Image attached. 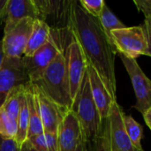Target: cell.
<instances>
[{"mask_svg":"<svg viewBox=\"0 0 151 151\" xmlns=\"http://www.w3.org/2000/svg\"><path fill=\"white\" fill-rule=\"evenodd\" d=\"M142 26V27L144 29V32H145L147 40H148V44H149V54H148V57H150L151 58V15L150 17H148V18H145L144 23Z\"/></svg>","mask_w":151,"mask_h":151,"instance_id":"cell-28","label":"cell"},{"mask_svg":"<svg viewBox=\"0 0 151 151\" xmlns=\"http://www.w3.org/2000/svg\"><path fill=\"white\" fill-rule=\"evenodd\" d=\"M28 82L22 58H5L0 68V108L15 88Z\"/></svg>","mask_w":151,"mask_h":151,"instance_id":"cell-7","label":"cell"},{"mask_svg":"<svg viewBox=\"0 0 151 151\" xmlns=\"http://www.w3.org/2000/svg\"><path fill=\"white\" fill-rule=\"evenodd\" d=\"M51 33L50 27L41 19H35L33 23L32 32L23 57L32 56L37 50L46 43Z\"/></svg>","mask_w":151,"mask_h":151,"instance_id":"cell-17","label":"cell"},{"mask_svg":"<svg viewBox=\"0 0 151 151\" xmlns=\"http://www.w3.org/2000/svg\"><path fill=\"white\" fill-rule=\"evenodd\" d=\"M131 79L136 97L134 108L142 115L151 108V80L143 73L136 59L118 54Z\"/></svg>","mask_w":151,"mask_h":151,"instance_id":"cell-6","label":"cell"},{"mask_svg":"<svg viewBox=\"0 0 151 151\" xmlns=\"http://www.w3.org/2000/svg\"><path fill=\"white\" fill-rule=\"evenodd\" d=\"M59 151H74L86 142L83 130L76 114L69 110L63 118L58 131Z\"/></svg>","mask_w":151,"mask_h":151,"instance_id":"cell-11","label":"cell"},{"mask_svg":"<svg viewBox=\"0 0 151 151\" xmlns=\"http://www.w3.org/2000/svg\"><path fill=\"white\" fill-rule=\"evenodd\" d=\"M4 58H5V56H4V53L3 42H2V40H0V68L3 65V63L4 61Z\"/></svg>","mask_w":151,"mask_h":151,"instance_id":"cell-32","label":"cell"},{"mask_svg":"<svg viewBox=\"0 0 151 151\" xmlns=\"http://www.w3.org/2000/svg\"><path fill=\"white\" fill-rule=\"evenodd\" d=\"M27 141L36 151H59L58 134L43 133Z\"/></svg>","mask_w":151,"mask_h":151,"instance_id":"cell-20","label":"cell"},{"mask_svg":"<svg viewBox=\"0 0 151 151\" xmlns=\"http://www.w3.org/2000/svg\"><path fill=\"white\" fill-rule=\"evenodd\" d=\"M68 28L80 44L87 65L99 74L108 91L117 100V81L115 75L116 49L104 32L98 19L89 15L79 1H72Z\"/></svg>","mask_w":151,"mask_h":151,"instance_id":"cell-1","label":"cell"},{"mask_svg":"<svg viewBox=\"0 0 151 151\" xmlns=\"http://www.w3.org/2000/svg\"><path fill=\"white\" fill-rule=\"evenodd\" d=\"M139 151H144V150H139Z\"/></svg>","mask_w":151,"mask_h":151,"instance_id":"cell-34","label":"cell"},{"mask_svg":"<svg viewBox=\"0 0 151 151\" xmlns=\"http://www.w3.org/2000/svg\"><path fill=\"white\" fill-rule=\"evenodd\" d=\"M87 73L89 79L90 89L93 99L98 109L102 120L104 121L109 117L112 104L114 100L105 87L104 83L101 80L97 72L91 66L87 65Z\"/></svg>","mask_w":151,"mask_h":151,"instance_id":"cell-14","label":"cell"},{"mask_svg":"<svg viewBox=\"0 0 151 151\" xmlns=\"http://www.w3.org/2000/svg\"><path fill=\"white\" fill-rule=\"evenodd\" d=\"M34 88L37 97L38 107L44 133L58 134L59 125L69 110L57 104L55 102L50 100L43 93H42L35 85Z\"/></svg>","mask_w":151,"mask_h":151,"instance_id":"cell-12","label":"cell"},{"mask_svg":"<svg viewBox=\"0 0 151 151\" xmlns=\"http://www.w3.org/2000/svg\"><path fill=\"white\" fill-rule=\"evenodd\" d=\"M34 20L31 18L23 19L11 29L4 32L2 42L5 58H23Z\"/></svg>","mask_w":151,"mask_h":151,"instance_id":"cell-8","label":"cell"},{"mask_svg":"<svg viewBox=\"0 0 151 151\" xmlns=\"http://www.w3.org/2000/svg\"><path fill=\"white\" fill-rule=\"evenodd\" d=\"M31 83L57 104L71 110L73 100L67 77L65 50L58 54L38 81Z\"/></svg>","mask_w":151,"mask_h":151,"instance_id":"cell-3","label":"cell"},{"mask_svg":"<svg viewBox=\"0 0 151 151\" xmlns=\"http://www.w3.org/2000/svg\"><path fill=\"white\" fill-rule=\"evenodd\" d=\"M26 18L38 19V13L33 0H9L7 6V19L4 32L8 31L18 22Z\"/></svg>","mask_w":151,"mask_h":151,"instance_id":"cell-15","label":"cell"},{"mask_svg":"<svg viewBox=\"0 0 151 151\" xmlns=\"http://www.w3.org/2000/svg\"><path fill=\"white\" fill-rule=\"evenodd\" d=\"M74 151H87V142H83Z\"/></svg>","mask_w":151,"mask_h":151,"instance_id":"cell-33","label":"cell"},{"mask_svg":"<svg viewBox=\"0 0 151 151\" xmlns=\"http://www.w3.org/2000/svg\"><path fill=\"white\" fill-rule=\"evenodd\" d=\"M28 127H29V111H28L27 98L25 96L24 102L21 105L19 117L17 119L18 131H17V136H16L15 141L19 146H21L25 142L27 141Z\"/></svg>","mask_w":151,"mask_h":151,"instance_id":"cell-22","label":"cell"},{"mask_svg":"<svg viewBox=\"0 0 151 151\" xmlns=\"http://www.w3.org/2000/svg\"><path fill=\"white\" fill-rule=\"evenodd\" d=\"M26 98L29 111V127L27 132L28 140L32 137L44 133L42 122L40 116L36 94L34 88V85L31 82H28L26 86Z\"/></svg>","mask_w":151,"mask_h":151,"instance_id":"cell-16","label":"cell"},{"mask_svg":"<svg viewBox=\"0 0 151 151\" xmlns=\"http://www.w3.org/2000/svg\"><path fill=\"white\" fill-rule=\"evenodd\" d=\"M78 117L81 125L86 142L96 139L102 131L103 120L92 96L89 79L86 72L77 96H75L72 109Z\"/></svg>","mask_w":151,"mask_h":151,"instance_id":"cell-4","label":"cell"},{"mask_svg":"<svg viewBox=\"0 0 151 151\" xmlns=\"http://www.w3.org/2000/svg\"><path fill=\"white\" fill-rule=\"evenodd\" d=\"M143 118H144V120L147 124V126L150 127V129L151 130V108L149 109L143 115Z\"/></svg>","mask_w":151,"mask_h":151,"instance_id":"cell-30","label":"cell"},{"mask_svg":"<svg viewBox=\"0 0 151 151\" xmlns=\"http://www.w3.org/2000/svg\"><path fill=\"white\" fill-rule=\"evenodd\" d=\"M87 151H111L107 119H104L103 122L101 134L96 139L90 142H87Z\"/></svg>","mask_w":151,"mask_h":151,"instance_id":"cell-24","label":"cell"},{"mask_svg":"<svg viewBox=\"0 0 151 151\" xmlns=\"http://www.w3.org/2000/svg\"><path fill=\"white\" fill-rule=\"evenodd\" d=\"M0 151H20V146L15 140L0 136Z\"/></svg>","mask_w":151,"mask_h":151,"instance_id":"cell-26","label":"cell"},{"mask_svg":"<svg viewBox=\"0 0 151 151\" xmlns=\"http://www.w3.org/2000/svg\"><path fill=\"white\" fill-rule=\"evenodd\" d=\"M20 151H36L32 145L28 142V141L25 142L21 146H20Z\"/></svg>","mask_w":151,"mask_h":151,"instance_id":"cell-31","label":"cell"},{"mask_svg":"<svg viewBox=\"0 0 151 151\" xmlns=\"http://www.w3.org/2000/svg\"><path fill=\"white\" fill-rule=\"evenodd\" d=\"M17 121L14 120L3 108H0V136L15 140L17 136Z\"/></svg>","mask_w":151,"mask_h":151,"instance_id":"cell-23","label":"cell"},{"mask_svg":"<svg viewBox=\"0 0 151 151\" xmlns=\"http://www.w3.org/2000/svg\"><path fill=\"white\" fill-rule=\"evenodd\" d=\"M111 42L117 54L136 59L142 55L148 56V40L142 25L126 27L111 32Z\"/></svg>","mask_w":151,"mask_h":151,"instance_id":"cell-5","label":"cell"},{"mask_svg":"<svg viewBox=\"0 0 151 151\" xmlns=\"http://www.w3.org/2000/svg\"><path fill=\"white\" fill-rule=\"evenodd\" d=\"M26 85H21L15 88L7 96L4 103L3 108L6 113H8L14 120L17 121L21 105L26 96Z\"/></svg>","mask_w":151,"mask_h":151,"instance_id":"cell-18","label":"cell"},{"mask_svg":"<svg viewBox=\"0 0 151 151\" xmlns=\"http://www.w3.org/2000/svg\"><path fill=\"white\" fill-rule=\"evenodd\" d=\"M38 13V19L62 25L63 28L68 27L69 12L72 1H52V0H33Z\"/></svg>","mask_w":151,"mask_h":151,"instance_id":"cell-13","label":"cell"},{"mask_svg":"<svg viewBox=\"0 0 151 151\" xmlns=\"http://www.w3.org/2000/svg\"><path fill=\"white\" fill-rule=\"evenodd\" d=\"M67 77L71 98L73 102L87 72V61L78 42L73 38L65 49Z\"/></svg>","mask_w":151,"mask_h":151,"instance_id":"cell-9","label":"cell"},{"mask_svg":"<svg viewBox=\"0 0 151 151\" xmlns=\"http://www.w3.org/2000/svg\"><path fill=\"white\" fill-rule=\"evenodd\" d=\"M124 111L114 101L107 119L111 151H138L132 144L124 125Z\"/></svg>","mask_w":151,"mask_h":151,"instance_id":"cell-10","label":"cell"},{"mask_svg":"<svg viewBox=\"0 0 151 151\" xmlns=\"http://www.w3.org/2000/svg\"><path fill=\"white\" fill-rule=\"evenodd\" d=\"M73 40V34L68 27L51 28L46 43L32 56L22 58L30 82L38 81L58 54L64 51Z\"/></svg>","mask_w":151,"mask_h":151,"instance_id":"cell-2","label":"cell"},{"mask_svg":"<svg viewBox=\"0 0 151 151\" xmlns=\"http://www.w3.org/2000/svg\"><path fill=\"white\" fill-rule=\"evenodd\" d=\"M9 0H0V25L7 19V6Z\"/></svg>","mask_w":151,"mask_h":151,"instance_id":"cell-29","label":"cell"},{"mask_svg":"<svg viewBox=\"0 0 151 151\" xmlns=\"http://www.w3.org/2000/svg\"><path fill=\"white\" fill-rule=\"evenodd\" d=\"M134 4L136 8L141 11L145 18H148L151 15V0H134Z\"/></svg>","mask_w":151,"mask_h":151,"instance_id":"cell-27","label":"cell"},{"mask_svg":"<svg viewBox=\"0 0 151 151\" xmlns=\"http://www.w3.org/2000/svg\"><path fill=\"white\" fill-rule=\"evenodd\" d=\"M81 7L92 17L98 18L103 11L105 2L104 0H80L79 1Z\"/></svg>","mask_w":151,"mask_h":151,"instance_id":"cell-25","label":"cell"},{"mask_svg":"<svg viewBox=\"0 0 151 151\" xmlns=\"http://www.w3.org/2000/svg\"><path fill=\"white\" fill-rule=\"evenodd\" d=\"M97 19H98L104 32L105 33L106 36L108 37V39L111 44H112V42H111V32L114 30H118V29H121V28L126 27V26L119 20V19L110 10V8L107 6L106 4L104 6L103 11L100 13Z\"/></svg>","mask_w":151,"mask_h":151,"instance_id":"cell-19","label":"cell"},{"mask_svg":"<svg viewBox=\"0 0 151 151\" xmlns=\"http://www.w3.org/2000/svg\"><path fill=\"white\" fill-rule=\"evenodd\" d=\"M124 125L127 131V134L134 145V147L137 150H142V140L143 137V127L141 124H139L132 116H128L124 114L123 117Z\"/></svg>","mask_w":151,"mask_h":151,"instance_id":"cell-21","label":"cell"}]
</instances>
